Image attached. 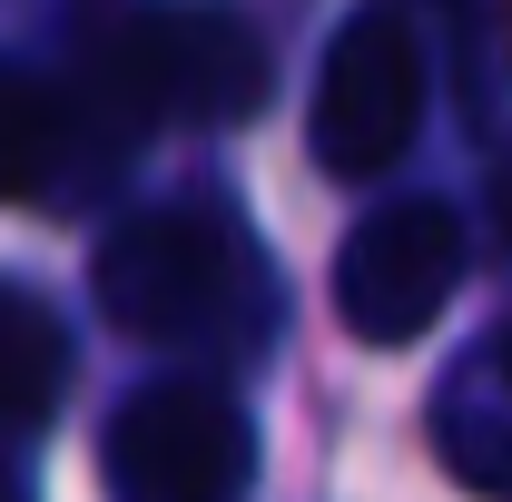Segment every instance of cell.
I'll list each match as a JSON object with an SVG mask.
<instances>
[{"mask_svg": "<svg viewBox=\"0 0 512 502\" xmlns=\"http://www.w3.org/2000/svg\"><path fill=\"white\" fill-rule=\"evenodd\" d=\"M60 365L69 355H60V335H50V315L30 306L20 286H0V414H10V424H40Z\"/></svg>", "mask_w": 512, "mask_h": 502, "instance_id": "obj_6", "label": "cell"}, {"mask_svg": "<svg viewBox=\"0 0 512 502\" xmlns=\"http://www.w3.org/2000/svg\"><path fill=\"white\" fill-rule=\"evenodd\" d=\"M434 443L473 493L512 502V335H493L483 355H463V375L434 404Z\"/></svg>", "mask_w": 512, "mask_h": 502, "instance_id": "obj_5", "label": "cell"}, {"mask_svg": "<svg viewBox=\"0 0 512 502\" xmlns=\"http://www.w3.org/2000/svg\"><path fill=\"white\" fill-rule=\"evenodd\" d=\"M424 119V50H414V30L394 20V10H365L345 40H335V60H325V99H316V148L335 178H365L384 168L404 138Z\"/></svg>", "mask_w": 512, "mask_h": 502, "instance_id": "obj_2", "label": "cell"}, {"mask_svg": "<svg viewBox=\"0 0 512 502\" xmlns=\"http://www.w3.org/2000/svg\"><path fill=\"white\" fill-rule=\"evenodd\" d=\"M237 266L227 227H197V217H148V227H119V247L99 256V296L119 306L128 335H188L207 325V286Z\"/></svg>", "mask_w": 512, "mask_h": 502, "instance_id": "obj_4", "label": "cell"}, {"mask_svg": "<svg viewBox=\"0 0 512 502\" xmlns=\"http://www.w3.org/2000/svg\"><path fill=\"white\" fill-rule=\"evenodd\" d=\"M247 463H256L247 414L227 394H207V384L138 394L109 424V493L119 502H237Z\"/></svg>", "mask_w": 512, "mask_h": 502, "instance_id": "obj_1", "label": "cell"}, {"mask_svg": "<svg viewBox=\"0 0 512 502\" xmlns=\"http://www.w3.org/2000/svg\"><path fill=\"white\" fill-rule=\"evenodd\" d=\"M40 138H50V109H40V99H30V89L0 69V197L40 188V158H30Z\"/></svg>", "mask_w": 512, "mask_h": 502, "instance_id": "obj_7", "label": "cell"}, {"mask_svg": "<svg viewBox=\"0 0 512 502\" xmlns=\"http://www.w3.org/2000/svg\"><path fill=\"white\" fill-rule=\"evenodd\" d=\"M503 237H512V158H503Z\"/></svg>", "mask_w": 512, "mask_h": 502, "instance_id": "obj_8", "label": "cell"}, {"mask_svg": "<svg viewBox=\"0 0 512 502\" xmlns=\"http://www.w3.org/2000/svg\"><path fill=\"white\" fill-rule=\"evenodd\" d=\"M453 276H463V227H453V207H384L375 227L345 247L335 266V296H345V325L355 335H375V345H404V335H424L434 315H444Z\"/></svg>", "mask_w": 512, "mask_h": 502, "instance_id": "obj_3", "label": "cell"}]
</instances>
